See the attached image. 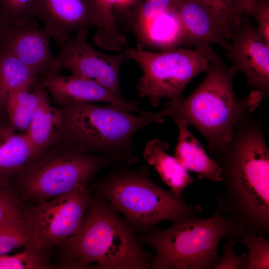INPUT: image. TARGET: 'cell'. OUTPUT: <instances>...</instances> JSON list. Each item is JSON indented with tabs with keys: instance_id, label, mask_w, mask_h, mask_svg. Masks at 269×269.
I'll return each mask as SVG.
<instances>
[{
	"instance_id": "obj_20",
	"label": "cell",
	"mask_w": 269,
	"mask_h": 269,
	"mask_svg": "<svg viewBox=\"0 0 269 269\" xmlns=\"http://www.w3.org/2000/svg\"><path fill=\"white\" fill-rule=\"evenodd\" d=\"M34 91L18 90L5 97L4 105L8 123L15 130L27 132L33 114L44 91L38 81L33 85Z\"/></svg>"
},
{
	"instance_id": "obj_29",
	"label": "cell",
	"mask_w": 269,
	"mask_h": 269,
	"mask_svg": "<svg viewBox=\"0 0 269 269\" xmlns=\"http://www.w3.org/2000/svg\"><path fill=\"white\" fill-rule=\"evenodd\" d=\"M247 15L253 17L258 23L256 27L261 39L269 45V0H257Z\"/></svg>"
},
{
	"instance_id": "obj_7",
	"label": "cell",
	"mask_w": 269,
	"mask_h": 269,
	"mask_svg": "<svg viewBox=\"0 0 269 269\" xmlns=\"http://www.w3.org/2000/svg\"><path fill=\"white\" fill-rule=\"evenodd\" d=\"M112 165L106 157L55 143L13 175L25 196L43 202L88 183Z\"/></svg>"
},
{
	"instance_id": "obj_10",
	"label": "cell",
	"mask_w": 269,
	"mask_h": 269,
	"mask_svg": "<svg viewBox=\"0 0 269 269\" xmlns=\"http://www.w3.org/2000/svg\"><path fill=\"white\" fill-rule=\"evenodd\" d=\"M88 29L75 32V35L55 38L59 48L54 56L53 72L62 70L94 80L121 99L120 71L127 58L123 52L109 55L95 49L87 39Z\"/></svg>"
},
{
	"instance_id": "obj_23",
	"label": "cell",
	"mask_w": 269,
	"mask_h": 269,
	"mask_svg": "<svg viewBox=\"0 0 269 269\" xmlns=\"http://www.w3.org/2000/svg\"><path fill=\"white\" fill-rule=\"evenodd\" d=\"M174 0H140L129 24L141 42H146L148 31L152 21L169 11Z\"/></svg>"
},
{
	"instance_id": "obj_2",
	"label": "cell",
	"mask_w": 269,
	"mask_h": 269,
	"mask_svg": "<svg viewBox=\"0 0 269 269\" xmlns=\"http://www.w3.org/2000/svg\"><path fill=\"white\" fill-rule=\"evenodd\" d=\"M79 231L56 246L62 269H148L154 257L142 247L139 234L96 192Z\"/></svg>"
},
{
	"instance_id": "obj_8",
	"label": "cell",
	"mask_w": 269,
	"mask_h": 269,
	"mask_svg": "<svg viewBox=\"0 0 269 269\" xmlns=\"http://www.w3.org/2000/svg\"><path fill=\"white\" fill-rule=\"evenodd\" d=\"M210 45L194 48L170 47L161 52H149L129 48L123 53L128 60L136 62L142 74L136 89L138 96L146 98L156 107L161 99L177 102L189 82L195 76L208 70L214 53Z\"/></svg>"
},
{
	"instance_id": "obj_12",
	"label": "cell",
	"mask_w": 269,
	"mask_h": 269,
	"mask_svg": "<svg viewBox=\"0 0 269 269\" xmlns=\"http://www.w3.org/2000/svg\"><path fill=\"white\" fill-rule=\"evenodd\" d=\"M36 17L54 38L83 29H100L102 13L97 0H37Z\"/></svg>"
},
{
	"instance_id": "obj_24",
	"label": "cell",
	"mask_w": 269,
	"mask_h": 269,
	"mask_svg": "<svg viewBox=\"0 0 269 269\" xmlns=\"http://www.w3.org/2000/svg\"><path fill=\"white\" fill-rule=\"evenodd\" d=\"M46 253L36 247L25 248L14 255H0V269H39L49 268Z\"/></svg>"
},
{
	"instance_id": "obj_6",
	"label": "cell",
	"mask_w": 269,
	"mask_h": 269,
	"mask_svg": "<svg viewBox=\"0 0 269 269\" xmlns=\"http://www.w3.org/2000/svg\"><path fill=\"white\" fill-rule=\"evenodd\" d=\"M115 166L95 181L92 188L123 214L138 232L144 234L162 221L174 222L203 212L200 205H189L183 195L177 196L153 182L146 166L137 169Z\"/></svg>"
},
{
	"instance_id": "obj_1",
	"label": "cell",
	"mask_w": 269,
	"mask_h": 269,
	"mask_svg": "<svg viewBox=\"0 0 269 269\" xmlns=\"http://www.w3.org/2000/svg\"><path fill=\"white\" fill-rule=\"evenodd\" d=\"M221 170L224 190L217 209L240 220L246 233L269 234V150L263 125L252 114L236 125L221 150L211 155Z\"/></svg>"
},
{
	"instance_id": "obj_19",
	"label": "cell",
	"mask_w": 269,
	"mask_h": 269,
	"mask_svg": "<svg viewBox=\"0 0 269 269\" xmlns=\"http://www.w3.org/2000/svg\"><path fill=\"white\" fill-rule=\"evenodd\" d=\"M61 120V108L51 106L44 91L26 133L36 157L56 142Z\"/></svg>"
},
{
	"instance_id": "obj_3",
	"label": "cell",
	"mask_w": 269,
	"mask_h": 269,
	"mask_svg": "<svg viewBox=\"0 0 269 269\" xmlns=\"http://www.w3.org/2000/svg\"><path fill=\"white\" fill-rule=\"evenodd\" d=\"M206 72L188 97L169 101L159 113L175 123L182 120L196 128L205 138L212 155L227 145L237 124L246 113L256 109L263 96L253 90L249 96L238 99L233 83L238 72L233 65L228 67L215 51Z\"/></svg>"
},
{
	"instance_id": "obj_31",
	"label": "cell",
	"mask_w": 269,
	"mask_h": 269,
	"mask_svg": "<svg viewBox=\"0 0 269 269\" xmlns=\"http://www.w3.org/2000/svg\"><path fill=\"white\" fill-rule=\"evenodd\" d=\"M100 7L103 18L105 21L111 23L115 21L111 11L110 6L115 3H125L131 0H97Z\"/></svg>"
},
{
	"instance_id": "obj_27",
	"label": "cell",
	"mask_w": 269,
	"mask_h": 269,
	"mask_svg": "<svg viewBox=\"0 0 269 269\" xmlns=\"http://www.w3.org/2000/svg\"><path fill=\"white\" fill-rule=\"evenodd\" d=\"M37 0H0V16L9 25L34 19Z\"/></svg>"
},
{
	"instance_id": "obj_11",
	"label": "cell",
	"mask_w": 269,
	"mask_h": 269,
	"mask_svg": "<svg viewBox=\"0 0 269 269\" xmlns=\"http://www.w3.org/2000/svg\"><path fill=\"white\" fill-rule=\"evenodd\" d=\"M225 55L238 72L244 73L246 86L269 96V45L263 41L249 19L239 17Z\"/></svg>"
},
{
	"instance_id": "obj_14",
	"label": "cell",
	"mask_w": 269,
	"mask_h": 269,
	"mask_svg": "<svg viewBox=\"0 0 269 269\" xmlns=\"http://www.w3.org/2000/svg\"><path fill=\"white\" fill-rule=\"evenodd\" d=\"M51 37L47 30L40 28L34 19L11 26L0 49L15 56L37 77L43 76L53 72L54 56L50 47Z\"/></svg>"
},
{
	"instance_id": "obj_22",
	"label": "cell",
	"mask_w": 269,
	"mask_h": 269,
	"mask_svg": "<svg viewBox=\"0 0 269 269\" xmlns=\"http://www.w3.org/2000/svg\"><path fill=\"white\" fill-rule=\"evenodd\" d=\"M23 247H37L34 231L24 217L0 224V255Z\"/></svg>"
},
{
	"instance_id": "obj_15",
	"label": "cell",
	"mask_w": 269,
	"mask_h": 269,
	"mask_svg": "<svg viewBox=\"0 0 269 269\" xmlns=\"http://www.w3.org/2000/svg\"><path fill=\"white\" fill-rule=\"evenodd\" d=\"M168 12L176 20L179 41L195 46L216 44L228 50L215 18L200 0H174Z\"/></svg>"
},
{
	"instance_id": "obj_34",
	"label": "cell",
	"mask_w": 269,
	"mask_h": 269,
	"mask_svg": "<svg viewBox=\"0 0 269 269\" xmlns=\"http://www.w3.org/2000/svg\"><path fill=\"white\" fill-rule=\"evenodd\" d=\"M5 111L4 105L3 102L1 101V100L0 98V115H1V113L3 111Z\"/></svg>"
},
{
	"instance_id": "obj_13",
	"label": "cell",
	"mask_w": 269,
	"mask_h": 269,
	"mask_svg": "<svg viewBox=\"0 0 269 269\" xmlns=\"http://www.w3.org/2000/svg\"><path fill=\"white\" fill-rule=\"evenodd\" d=\"M43 77L40 84L60 107L78 102H104L137 114L148 112L139 108L137 100L121 99L107 88L85 77L73 73L64 76L54 72L47 73Z\"/></svg>"
},
{
	"instance_id": "obj_33",
	"label": "cell",
	"mask_w": 269,
	"mask_h": 269,
	"mask_svg": "<svg viewBox=\"0 0 269 269\" xmlns=\"http://www.w3.org/2000/svg\"><path fill=\"white\" fill-rule=\"evenodd\" d=\"M11 26L0 16V47Z\"/></svg>"
},
{
	"instance_id": "obj_5",
	"label": "cell",
	"mask_w": 269,
	"mask_h": 269,
	"mask_svg": "<svg viewBox=\"0 0 269 269\" xmlns=\"http://www.w3.org/2000/svg\"><path fill=\"white\" fill-rule=\"evenodd\" d=\"M165 229H150L139 239L153 248L150 269H215L220 262L218 248L224 237L237 244L246 233L241 222L216 209L210 217H183Z\"/></svg>"
},
{
	"instance_id": "obj_21",
	"label": "cell",
	"mask_w": 269,
	"mask_h": 269,
	"mask_svg": "<svg viewBox=\"0 0 269 269\" xmlns=\"http://www.w3.org/2000/svg\"><path fill=\"white\" fill-rule=\"evenodd\" d=\"M37 79L35 73L17 58L0 49V98L3 103L8 94L28 90Z\"/></svg>"
},
{
	"instance_id": "obj_18",
	"label": "cell",
	"mask_w": 269,
	"mask_h": 269,
	"mask_svg": "<svg viewBox=\"0 0 269 269\" xmlns=\"http://www.w3.org/2000/svg\"><path fill=\"white\" fill-rule=\"evenodd\" d=\"M9 123L0 127V180L6 181L36 158L26 133L17 134Z\"/></svg>"
},
{
	"instance_id": "obj_9",
	"label": "cell",
	"mask_w": 269,
	"mask_h": 269,
	"mask_svg": "<svg viewBox=\"0 0 269 269\" xmlns=\"http://www.w3.org/2000/svg\"><path fill=\"white\" fill-rule=\"evenodd\" d=\"M90 190L88 186L81 187L24 212L39 250L51 252L54 246L79 231L85 213L94 201Z\"/></svg>"
},
{
	"instance_id": "obj_26",
	"label": "cell",
	"mask_w": 269,
	"mask_h": 269,
	"mask_svg": "<svg viewBox=\"0 0 269 269\" xmlns=\"http://www.w3.org/2000/svg\"><path fill=\"white\" fill-rule=\"evenodd\" d=\"M240 242L247 248V269H269V242L268 238L262 235L246 233Z\"/></svg>"
},
{
	"instance_id": "obj_28",
	"label": "cell",
	"mask_w": 269,
	"mask_h": 269,
	"mask_svg": "<svg viewBox=\"0 0 269 269\" xmlns=\"http://www.w3.org/2000/svg\"><path fill=\"white\" fill-rule=\"evenodd\" d=\"M5 182L0 180V224L24 217L17 201L5 191Z\"/></svg>"
},
{
	"instance_id": "obj_32",
	"label": "cell",
	"mask_w": 269,
	"mask_h": 269,
	"mask_svg": "<svg viewBox=\"0 0 269 269\" xmlns=\"http://www.w3.org/2000/svg\"><path fill=\"white\" fill-rule=\"evenodd\" d=\"M257 0H233L234 7L239 16L247 15V14Z\"/></svg>"
},
{
	"instance_id": "obj_30",
	"label": "cell",
	"mask_w": 269,
	"mask_h": 269,
	"mask_svg": "<svg viewBox=\"0 0 269 269\" xmlns=\"http://www.w3.org/2000/svg\"><path fill=\"white\" fill-rule=\"evenodd\" d=\"M236 243L228 239L223 248V255L215 269H247L248 259L246 254L238 255L234 252Z\"/></svg>"
},
{
	"instance_id": "obj_25",
	"label": "cell",
	"mask_w": 269,
	"mask_h": 269,
	"mask_svg": "<svg viewBox=\"0 0 269 269\" xmlns=\"http://www.w3.org/2000/svg\"><path fill=\"white\" fill-rule=\"evenodd\" d=\"M214 16L218 29L225 38L231 39L239 16L233 0H200Z\"/></svg>"
},
{
	"instance_id": "obj_17",
	"label": "cell",
	"mask_w": 269,
	"mask_h": 269,
	"mask_svg": "<svg viewBox=\"0 0 269 269\" xmlns=\"http://www.w3.org/2000/svg\"><path fill=\"white\" fill-rule=\"evenodd\" d=\"M168 144L157 138L148 141L144 148L143 157L153 166L162 180L171 188V192L182 196L184 188L194 182L187 170L168 154Z\"/></svg>"
},
{
	"instance_id": "obj_16",
	"label": "cell",
	"mask_w": 269,
	"mask_h": 269,
	"mask_svg": "<svg viewBox=\"0 0 269 269\" xmlns=\"http://www.w3.org/2000/svg\"><path fill=\"white\" fill-rule=\"evenodd\" d=\"M178 136L174 157L188 171L197 173L199 178L222 181L221 170L206 153L202 146L187 128L188 124L177 121Z\"/></svg>"
},
{
	"instance_id": "obj_4",
	"label": "cell",
	"mask_w": 269,
	"mask_h": 269,
	"mask_svg": "<svg viewBox=\"0 0 269 269\" xmlns=\"http://www.w3.org/2000/svg\"><path fill=\"white\" fill-rule=\"evenodd\" d=\"M61 108L62 120L55 143L103 155L117 166L138 163L133 136L141 129L165 120L159 112L134 115L111 104L78 102Z\"/></svg>"
}]
</instances>
